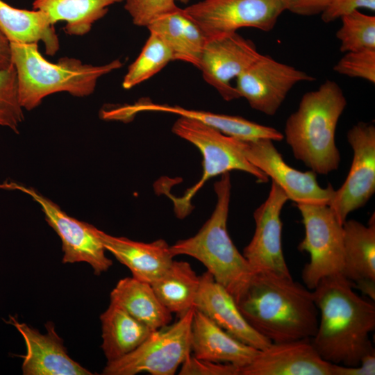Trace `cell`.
Wrapping results in <instances>:
<instances>
[{
    "label": "cell",
    "mask_w": 375,
    "mask_h": 375,
    "mask_svg": "<svg viewBox=\"0 0 375 375\" xmlns=\"http://www.w3.org/2000/svg\"><path fill=\"white\" fill-rule=\"evenodd\" d=\"M342 274L322 278L312 290L319 312L312 342L320 356L333 364L360 365L375 351L369 334L375 328V305L353 290Z\"/></svg>",
    "instance_id": "1"
},
{
    "label": "cell",
    "mask_w": 375,
    "mask_h": 375,
    "mask_svg": "<svg viewBox=\"0 0 375 375\" xmlns=\"http://www.w3.org/2000/svg\"><path fill=\"white\" fill-rule=\"evenodd\" d=\"M249 324L271 342L312 338L319 312L312 290L270 272H258L235 301Z\"/></svg>",
    "instance_id": "2"
},
{
    "label": "cell",
    "mask_w": 375,
    "mask_h": 375,
    "mask_svg": "<svg viewBox=\"0 0 375 375\" xmlns=\"http://www.w3.org/2000/svg\"><path fill=\"white\" fill-rule=\"evenodd\" d=\"M346 106L340 85L326 80L303 95L286 121L285 138L294 156L316 174H327L339 167L335 129Z\"/></svg>",
    "instance_id": "3"
},
{
    "label": "cell",
    "mask_w": 375,
    "mask_h": 375,
    "mask_svg": "<svg viewBox=\"0 0 375 375\" xmlns=\"http://www.w3.org/2000/svg\"><path fill=\"white\" fill-rule=\"evenodd\" d=\"M11 48L19 100L26 110L34 109L46 97L56 92H65L77 97L89 96L101 77L123 65L119 59L93 65L69 57L51 62L40 53L37 43L11 42Z\"/></svg>",
    "instance_id": "4"
},
{
    "label": "cell",
    "mask_w": 375,
    "mask_h": 375,
    "mask_svg": "<svg viewBox=\"0 0 375 375\" xmlns=\"http://www.w3.org/2000/svg\"><path fill=\"white\" fill-rule=\"evenodd\" d=\"M214 189L217 203L210 217L194 236L170 246V251L174 257L186 255L201 262L236 301L255 272L239 252L227 230L231 189L229 172L221 175Z\"/></svg>",
    "instance_id": "5"
},
{
    "label": "cell",
    "mask_w": 375,
    "mask_h": 375,
    "mask_svg": "<svg viewBox=\"0 0 375 375\" xmlns=\"http://www.w3.org/2000/svg\"><path fill=\"white\" fill-rule=\"evenodd\" d=\"M172 132L190 142L201 151L203 156V175L201 179L181 199L175 201L176 215L183 218L190 210V200L207 180L229 172L240 170L253 175L260 183L269 178L245 158L240 148V140L226 135L199 121L180 117L174 124Z\"/></svg>",
    "instance_id": "6"
},
{
    "label": "cell",
    "mask_w": 375,
    "mask_h": 375,
    "mask_svg": "<svg viewBox=\"0 0 375 375\" xmlns=\"http://www.w3.org/2000/svg\"><path fill=\"white\" fill-rule=\"evenodd\" d=\"M194 308L171 325L153 331L135 349L107 362L104 375H173L191 352V326Z\"/></svg>",
    "instance_id": "7"
},
{
    "label": "cell",
    "mask_w": 375,
    "mask_h": 375,
    "mask_svg": "<svg viewBox=\"0 0 375 375\" xmlns=\"http://www.w3.org/2000/svg\"><path fill=\"white\" fill-rule=\"evenodd\" d=\"M297 207L305 229L298 249L310 256L301 276L303 284L312 290L322 278L342 272V225L328 205L298 203Z\"/></svg>",
    "instance_id": "8"
},
{
    "label": "cell",
    "mask_w": 375,
    "mask_h": 375,
    "mask_svg": "<svg viewBox=\"0 0 375 375\" xmlns=\"http://www.w3.org/2000/svg\"><path fill=\"white\" fill-rule=\"evenodd\" d=\"M0 189L20 191L40 205L47 222L61 240L63 263L87 262L97 275L112 266V262L106 256V249L95 234L94 226L69 216L31 187L6 181L0 183Z\"/></svg>",
    "instance_id": "9"
},
{
    "label": "cell",
    "mask_w": 375,
    "mask_h": 375,
    "mask_svg": "<svg viewBox=\"0 0 375 375\" xmlns=\"http://www.w3.org/2000/svg\"><path fill=\"white\" fill-rule=\"evenodd\" d=\"M183 10L210 38L244 27L270 31L285 10L281 0H203Z\"/></svg>",
    "instance_id": "10"
},
{
    "label": "cell",
    "mask_w": 375,
    "mask_h": 375,
    "mask_svg": "<svg viewBox=\"0 0 375 375\" xmlns=\"http://www.w3.org/2000/svg\"><path fill=\"white\" fill-rule=\"evenodd\" d=\"M353 151L346 180L337 190L328 206L343 225L348 215L366 204L375 192V126L358 122L347 133Z\"/></svg>",
    "instance_id": "11"
},
{
    "label": "cell",
    "mask_w": 375,
    "mask_h": 375,
    "mask_svg": "<svg viewBox=\"0 0 375 375\" xmlns=\"http://www.w3.org/2000/svg\"><path fill=\"white\" fill-rule=\"evenodd\" d=\"M240 140L242 153L253 165L279 186L288 199L298 203L329 204L335 190L331 184L322 188L312 171L297 170L283 160L269 139Z\"/></svg>",
    "instance_id": "12"
},
{
    "label": "cell",
    "mask_w": 375,
    "mask_h": 375,
    "mask_svg": "<svg viewBox=\"0 0 375 375\" xmlns=\"http://www.w3.org/2000/svg\"><path fill=\"white\" fill-rule=\"evenodd\" d=\"M315 78L292 66L260 54L236 79L235 88L254 110L274 115L298 83Z\"/></svg>",
    "instance_id": "13"
},
{
    "label": "cell",
    "mask_w": 375,
    "mask_h": 375,
    "mask_svg": "<svg viewBox=\"0 0 375 375\" xmlns=\"http://www.w3.org/2000/svg\"><path fill=\"white\" fill-rule=\"evenodd\" d=\"M260 53L237 32L207 38L199 65L203 79L226 101L240 98L231 83Z\"/></svg>",
    "instance_id": "14"
},
{
    "label": "cell",
    "mask_w": 375,
    "mask_h": 375,
    "mask_svg": "<svg viewBox=\"0 0 375 375\" xmlns=\"http://www.w3.org/2000/svg\"><path fill=\"white\" fill-rule=\"evenodd\" d=\"M288 200L283 190L272 182L267 198L253 212L255 231L242 255L255 272L292 276L281 244V212Z\"/></svg>",
    "instance_id": "15"
},
{
    "label": "cell",
    "mask_w": 375,
    "mask_h": 375,
    "mask_svg": "<svg viewBox=\"0 0 375 375\" xmlns=\"http://www.w3.org/2000/svg\"><path fill=\"white\" fill-rule=\"evenodd\" d=\"M333 365L320 356L309 338L272 342L241 368L240 375H333Z\"/></svg>",
    "instance_id": "16"
},
{
    "label": "cell",
    "mask_w": 375,
    "mask_h": 375,
    "mask_svg": "<svg viewBox=\"0 0 375 375\" xmlns=\"http://www.w3.org/2000/svg\"><path fill=\"white\" fill-rule=\"evenodd\" d=\"M8 324L14 326L22 335L26 353L22 363L24 375H91L92 373L69 357L63 340L56 332L52 322L46 324L47 333L10 316Z\"/></svg>",
    "instance_id": "17"
},
{
    "label": "cell",
    "mask_w": 375,
    "mask_h": 375,
    "mask_svg": "<svg viewBox=\"0 0 375 375\" xmlns=\"http://www.w3.org/2000/svg\"><path fill=\"white\" fill-rule=\"evenodd\" d=\"M142 112H162L199 121L222 133L242 140L269 139L280 141L282 133L276 128L259 124L240 116L186 109L178 106L155 103L142 99L133 104L117 105L114 112L117 119L128 122Z\"/></svg>",
    "instance_id": "18"
},
{
    "label": "cell",
    "mask_w": 375,
    "mask_h": 375,
    "mask_svg": "<svg viewBox=\"0 0 375 375\" xmlns=\"http://www.w3.org/2000/svg\"><path fill=\"white\" fill-rule=\"evenodd\" d=\"M194 308L246 344L261 350L272 343L249 324L233 296L207 271L200 276Z\"/></svg>",
    "instance_id": "19"
},
{
    "label": "cell",
    "mask_w": 375,
    "mask_h": 375,
    "mask_svg": "<svg viewBox=\"0 0 375 375\" xmlns=\"http://www.w3.org/2000/svg\"><path fill=\"white\" fill-rule=\"evenodd\" d=\"M106 251L127 267L133 277L151 284L171 266L174 256L167 242L159 239L146 243L109 235L94 226Z\"/></svg>",
    "instance_id": "20"
},
{
    "label": "cell",
    "mask_w": 375,
    "mask_h": 375,
    "mask_svg": "<svg viewBox=\"0 0 375 375\" xmlns=\"http://www.w3.org/2000/svg\"><path fill=\"white\" fill-rule=\"evenodd\" d=\"M258 349L235 338L194 308L191 326V351L199 359L231 363L240 369Z\"/></svg>",
    "instance_id": "21"
},
{
    "label": "cell",
    "mask_w": 375,
    "mask_h": 375,
    "mask_svg": "<svg viewBox=\"0 0 375 375\" xmlns=\"http://www.w3.org/2000/svg\"><path fill=\"white\" fill-rule=\"evenodd\" d=\"M147 28L156 33L178 60L199 68L207 38L201 28L183 10H176L153 21Z\"/></svg>",
    "instance_id": "22"
},
{
    "label": "cell",
    "mask_w": 375,
    "mask_h": 375,
    "mask_svg": "<svg viewBox=\"0 0 375 375\" xmlns=\"http://www.w3.org/2000/svg\"><path fill=\"white\" fill-rule=\"evenodd\" d=\"M110 300L152 331L169 325L172 319V313L161 303L151 285L133 276L117 282Z\"/></svg>",
    "instance_id": "23"
},
{
    "label": "cell",
    "mask_w": 375,
    "mask_h": 375,
    "mask_svg": "<svg viewBox=\"0 0 375 375\" xmlns=\"http://www.w3.org/2000/svg\"><path fill=\"white\" fill-rule=\"evenodd\" d=\"M0 27L11 42H41L49 56L55 55L59 50L54 24L41 11L17 8L0 0Z\"/></svg>",
    "instance_id": "24"
},
{
    "label": "cell",
    "mask_w": 375,
    "mask_h": 375,
    "mask_svg": "<svg viewBox=\"0 0 375 375\" xmlns=\"http://www.w3.org/2000/svg\"><path fill=\"white\" fill-rule=\"evenodd\" d=\"M343 230L342 274L353 283L375 280V219L373 214L365 226L354 219L346 220Z\"/></svg>",
    "instance_id": "25"
},
{
    "label": "cell",
    "mask_w": 375,
    "mask_h": 375,
    "mask_svg": "<svg viewBox=\"0 0 375 375\" xmlns=\"http://www.w3.org/2000/svg\"><path fill=\"white\" fill-rule=\"evenodd\" d=\"M101 348L108 360L122 358L140 346L153 331L120 306L110 303L101 315Z\"/></svg>",
    "instance_id": "26"
},
{
    "label": "cell",
    "mask_w": 375,
    "mask_h": 375,
    "mask_svg": "<svg viewBox=\"0 0 375 375\" xmlns=\"http://www.w3.org/2000/svg\"><path fill=\"white\" fill-rule=\"evenodd\" d=\"M124 0H34L33 8L44 13L55 25L65 22V32L82 36L108 11V7Z\"/></svg>",
    "instance_id": "27"
},
{
    "label": "cell",
    "mask_w": 375,
    "mask_h": 375,
    "mask_svg": "<svg viewBox=\"0 0 375 375\" xmlns=\"http://www.w3.org/2000/svg\"><path fill=\"white\" fill-rule=\"evenodd\" d=\"M151 285L161 303L180 317L194 308L200 276L188 262L174 260L169 268Z\"/></svg>",
    "instance_id": "28"
},
{
    "label": "cell",
    "mask_w": 375,
    "mask_h": 375,
    "mask_svg": "<svg viewBox=\"0 0 375 375\" xmlns=\"http://www.w3.org/2000/svg\"><path fill=\"white\" fill-rule=\"evenodd\" d=\"M174 60L173 54L165 42L156 33L149 35L140 53L128 67L122 87L129 90L147 81Z\"/></svg>",
    "instance_id": "29"
},
{
    "label": "cell",
    "mask_w": 375,
    "mask_h": 375,
    "mask_svg": "<svg viewBox=\"0 0 375 375\" xmlns=\"http://www.w3.org/2000/svg\"><path fill=\"white\" fill-rule=\"evenodd\" d=\"M342 26L336 33L340 50L347 53L375 50V17L358 10L341 17Z\"/></svg>",
    "instance_id": "30"
},
{
    "label": "cell",
    "mask_w": 375,
    "mask_h": 375,
    "mask_svg": "<svg viewBox=\"0 0 375 375\" xmlns=\"http://www.w3.org/2000/svg\"><path fill=\"white\" fill-rule=\"evenodd\" d=\"M20 105L15 69L13 65L0 69V126L18 133L24 119Z\"/></svg>",
    "instance_id": "31"
},
{
    "label": "cell",
    "mask_w": 375,
    "mask_h": 375,
    "mask_svg": "<svg viewBox=\"0 0 375 375\" xmlns=\"http://www.w3.org/2000/svg\"><path fill=\"white\" fill-rule=\"evenodd\" d=\"M333 70L342 75L375 83V50L347 52Z\"/></svg>",
    "instance_id": "32"
},
{
    "label": "cell",
    "mask_w": 375,
    "mask_h": 375,
    "mask_svg": "<svg viewBox=\"0 0 375 375\" xmlns=\"http://www.w3.org/2000/svg\"><path fill=\"white\" fill-rule=\"evenodd\" d=\"M176 0H126L125 10L133 24L147 27L158 17L176 10Z\"/></svg>",
    "instance_id": "33"
},
{
    "label": "cell",
    "mask_w": 375,
    "mask_h": 375,
    "mask_svg": "<svg viewBox=\"0 0 375 375\" xmlns=\"http://www.w3.org/2000/svg\"><path fill=\"white\" fill-rule=\"evenodd\" d=\"M181 375H240V367L225 362L202 360L190 355L181 365Z\"/></svg>",
    "instance_id": "34"
},
{
    "label": "cell",
    "mask_w": 375,
    "mask_h": 375,
    "mask_svg": "<svg viewBox=\"0 0 375 375\" xmlns=\"http://www.w3.org/2000/svg\"><path fill=\"white\" fill-rule=\"evenodd\" d=\"M358 8L375 10V0H332L322 13L323 22L329 23L349 15Z\"/></svg>",
    "instance_id": "35"
},
{
    "label": "cell",
    "mask_w": 375,
    "mask_h": 375,
    "mask_svg": "<svg viewBox=\"0 0 375 375\" xmlns=\"http://www.w3.org/2000/svg\"><path fill=\"white\" fill-rule=\"evenodd\" d=\"M332 0H281L285 10L310 16L322 14Z\"/></svg>",
    "instance_id": "36"
},
{
    "label": "cell",
    "mask_w": 375,
    "mask_h": 375,
    "mask_svg": "<svg viewBox=\"0 0 375 375\" xmlns=\"http://www.w3.org/2000/svg\"><path fill=\"white\" fill-rule=\"evenodd\" d=\"M375 351L365 355L359 365L348 367L333 364V375H374Z\"/></svg>",
    "instance_id": "37"
},
{
    "label": "cell",
    "mask_w": 375,
    "mask_h": 375,
    "mask_svg": "<svg viewBox=\"0 0 375 375\" xmlns=\"http://www.w3.org/2000/svg\"><path fill=\"white\" fill-rule=\"evenodd\" d=\"M12 66L11 42L0 27V69Z\"/></svg>",
    "instance_id": "38"
},
{
    "label": "cell",
    "mask_w": 375,
    "mask_h": 375,
    "mask_svg": "<svg viewBox=\"0 0 375 375\" xmlns=\"http://www.w3.org/2000/svg\"><path fill=\"white\" fill-rule=\"evenodd\" d=\"M353 283L354 288L359 289L363 294L367 295L371 300H375V280L362 279Z\"/></svg>",
    "instance_id": "39"
},
{
    "label": "cell",
    "mask_w": 375,
    "mask_h": 375,
    "mask_svg": "<svg viewBox=\"0 0 375 375\" xmlns=\"http://www.w3.org/2000/svg\"><path fill=\"white\" fill-rule=\"evenodd\" d=\"M176 1H180L183 3H188L190 1V0H176Z\"/></svg>",
    "instance_id": "40"
}]
</instances>
